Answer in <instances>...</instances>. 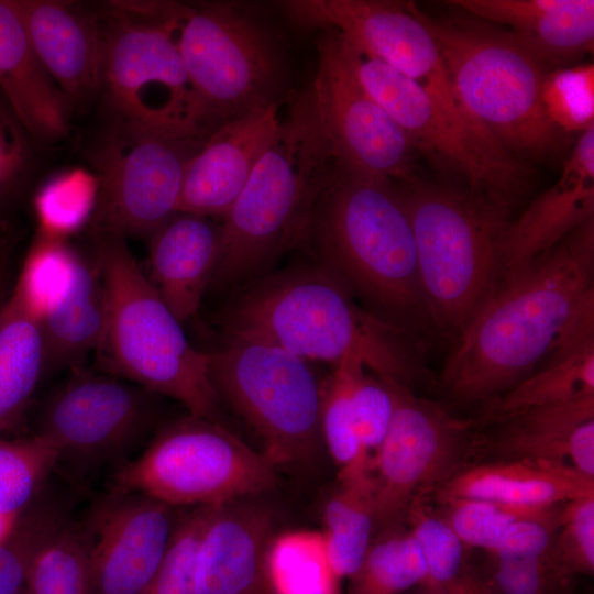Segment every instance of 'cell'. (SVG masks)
<instances>
[{"mask_svg": "<svg viewBox=\"0 0 594 594\" xmlns=\"http://www.w3.org/2000/svg\"><path fill=\"white\" fill-rule=\"evenodd\" d=\"M209 372L219 402L256 433L275 469L316 468L324 449L321 384L307 361L264 341L231 337L209 353Z\"/></svg>", "mask_w": 594, "mask_h": 594, "instance_id": "8", "label": "cell"}, {"mask_svg": "<svg viewBox=\"0 0 594 594\" xmlns=\"http://www.w3.org/2000/svg\"><path fill=\"white\" fill-rule=\"evenodd\" d=\"M209 135L113 120L90 153L97 233L151 237L177 213L186 167Z\"/></svg>", "mask_w": 594, "mask_h": 594, "instance_id": "11", "label": "cell"}, {"mask_svg": "<svg viewBox=\"0 0 594 594\" xmlns=\"http://www.w3.org/2000/svg\"><path fill=\"white\" fill-rule=\"evenodd\" d=\"M20 594H24L23 591Z\"/></svg>", "mask_w": 594, "mask_h": 594, "instance_id": "52", "label": "cell"}, {"mask_svg": "<svg viewBox=\"0 0 594 594\" xmlns=\"http://www.w3.org/2000/svg\"><path fill=\"white\" fill-rule=\"evenodd\" d=\"M426 564L405 521L381 529L360 568L350 578L348 594H403L424 584Z\"/></svg>", "mask_w": 594, "mask_h": 594, "instance_id": "35", "label": "cell"}, {"mask_svg": "<svg viewBox=\"0 0 594 594\" xmlns=\"http://www.w3.org/2000/svg\"><path fill=\"white\" fill-rule=\"evenodd\" d=\"M175 507L138 493L113 492L82 522L89 552V594H143L169 546Z\"/></svg>", "mask_w": 594, "mask_h": 594, "instance_id": "18", "label": "cell"}, {"mask_svg": "<svg viewBox=\"0 0 594 594\" xmlns=\"http://www.w3.org/2000/svg\"><path fill=\"white\" fill-rule=\"evenodd\" d=\"M487 448L498 460H534L594 477V395L526 409L501 420Z\"/></svg>", "mask_w": 594, "mask_h": 594, "instance_id": "23", "label": "cell"}, {"mask_svg": "<svg viewBox=\"0 0 594 594\" xmlns=\"http://www.w3.org/2000/svg\"><path fill=\"white\" fill-rule=\"evenodd\" d=\"M96 264L107 300V328L99 350L107 371L175 399L189 415L221 422L209 353L189 343L183 323L139 266L125 238L98 233Z\"/></svg>", "mask_w": 594, "mask_h": 594, "instance_id": "5", "label": "cell"}, {"mask_svg": "<svg viewBox=\"0 0 594 594\" xmlns=\"http://www.w3.org/2000/svg\"><path fill=\"white\" fill-rule=\"evenodd\" d=\"M594 395V349L546 359L542 366L486 404L485 420Z\"/></svg>", "mask_w": 594, "mask_h": 594, "instance_id": "31", "label": "cell"}, {"mask_svg": "<svg viewBox=\"0 0 594 594\" xmlns=\"http://www.w3.org/2000/svg\"><path fill=\"white\" fill-rule=\"evenodd\" d=\"M550 552L569 576L593 575L594 495L562 504Z\"/></svg>", "mask_w": 594, "mask_h": 594, "instance_id": "44", "label": "cell"}, {"mask_svg": "<svg viewBox=\"0 0 594 594\" xmlns=\"http://www.w3.org/2000/svg\"><path fill=\"white\" fill-rule=\"evenodd\" d=\"M593 274L594 218L498 284L444 363L447 393L487 404L536 371Z\"/></svg>", "mask_w": 594, "mask_h": 594, "instance_id": "1", "label": "cell"}, {"mask_svg": "<svg viewBox=\"0 0 594 594\" xmlns=\"http://www.w3.org/2000/svg\"><path fill=\"white\" fill-rule=\"evenodd\" d=\"M427 499L428 496L415 497L405 516L426 564L427 576L420 586L448 588L473 580L479 573L468 562V547Z\"/></svg>", "mask_w": 594, "mask_h": 594, "instance_id": "38", "label": "cell"}, {"mask_svg": "<svg viewBox=\"0 0 594 594\" xmlns=\"http://www.w3.org/2000/svg\"><path fill=\"white\" fill-rule=\"evenodd\" d=\"M276 486V469L261 452L221 422L193 415L162 427L113 479V492L146 495L175 508L218 506Z\"/></svg>", "mask_w": 594, "mask_h": 594, "instance_id": "10", "label": "cell"}, {"mask_svg": "<svg viewBox=\"0 0 594 594\" xmlns=\"http://www.w3.org/2000/svg\"><path fill=\"white\" fill-rule=\"evenodd\" d=\"M228 306L231 337L278 346L304 361H359L372 374L410 388L420 365L404 330L356 304L323 266H299L258 278Z\"/></svg>", "mask_w": 594, "mask_h": 594, "instance_id": "2", "label": "cell"}, {"mask_svg": "<svg viewBox=\"0 0 594 594\" xmlns=\"http://www.w3.org/2000/svg\"><path fill=\"white\" fill-rule=\"evenodd\" d=\"M408 9L433 36L465 113L509 153L538 157L558 144L541 105L543 65L510 32L463 15Z\"/></svg>", "mask_w": 594, "mask_h": 594, "instance_id": "7", "label": "cell"}, {"mask_svg": "<svg viewBox=\"0 0 594 594\" xmlns=\"http://www.w3.org/2000/svg\"><path fill=\"white\" fill-rule=\"evenodd\" d=\"M364 367L346 360L321 384L320 428L324 449L339 469L338 481H360L370 476L371 459L358 437L352 386L355 373ZM365 369V367H364Z\"/></svg>", "mask_w": 594, "mask_h": 594, "instance_id": "36", "label": "cell"}, {"mask_svg": "<svg viewBox=\"0 0 594 594\" xmlns=\"http://www.w3.org/2000/svg\"><path fill=\"white\" fill-rule=\"evenodd\" d=\"M345 43L360 82L415 147L454 170L468 190L507 208L517 200L528 180L527 166L491 134L453 118L417 82Z\"/></svg>", "mask_w": 594, "mask_h": 594, "instance_id": "12", "label": "cell"}, {"mask_svg": "<svg viewBox=\"0 0 594 594\" xmlns=\"http://www.w3.org/2000/svg\"><path fill=\"white\" fill-rule=\"evenodd\" d=\"M285 9L299 24L338 31L359 51L417 82L453 118L490 134L461 107L433 36L406 2L295 0Z\"/></svg>", "mask_w": 594, "mask_h": 594, "instance_id": "17", "label": "cell"}, {"mask_svg": "<svg viewBox=\"0 0 594 594\" xmlns=\"http://www.w3.org/2000/svg\"><path fill=\"white\" fill-rule=\"evenodd\" d=\"M448 3L482 21L510 28L514 37L543 66L570 61L593 48V0H453Z\"/></svg>", "mask_w": 594, "mask_h": 594, "instance_id": "26", "label": "cell"}, {"mask_svg": "<svg viewBox=\"0 0 594 594\" xmlns=\"http://www.w3.org/2000/svg\"><path fill=\"white\" fill-rule=\"evenodd\" d=\"M31 157V135L0 94V206L24 183Z\"/></svg>", "mask_w": 594, "mask_h": 594, "instance_id": "47", "label": "cell"}, {"mask_svg": "<svg viewBox=\"0 0 594 594\" xmlns=\"http://www.w3.org/2000/svg\"><path fill=\"white\" fill-rule=\"evenodd\" d=\"M285 102L275 138L223 218L210 286L248 285L305 244L314 205L338 166L309 90Z\"/></svg>", "mask_w": 594, "mask_h": 594, "instance_id": "3", "label": "cell"}, {"mask_svg": "<svg viewBox=\"0 0 594 594\" xmlns=\"http://www.w3.org/2000/svg\"><path fill=\"white\" fill-rule=\"evenodd\" d=\"M64 516L50 503L30 505L11 534L0 541V594L23 591L30 558L46 532Z\"/></svg>", "mask_w": 594, "mask_h": 594, "instance_id": "43", "label": "cell"}, {"mask_svg": "<svg viewBox=\"0 0 594 594\" xmlns=\"http://www.w3.org/2000/svg\"><path fill=\"white\" fill-rule=\"evenodd\" d=\"M560 507L546 515L515 522L487 552L490 560L528 559L549 553L559 526Z\"/></svg>", "mask_w": 594, "mask_h": 594, "instance_id": "48", "label": "cell"}, {"mask_svg": "<svg viewBox=\"0 0 594 594\" xmlns=\"http://www.w3.org/2000/svg\"><path fill=\"white\" fill-rule=\"evenodd\" d=\"M408 594H491V592L480 574L475 579L464 584L455 585L449 588L418 586V590Z\"/></svg>", "mask_w": 594, "mask_h": 594, "instance_id": "50", "label": "cell"}, {"mask_svg": "<svg viewBox=\"0 0 594 594\" xmlns=\"http://www.w3.org/2000/svg\"><path fill=\"white\" fill-rule=\"evenodd\" d=\"M323 31L309 92L337 164L389 183L413 178L414 143L360 82L344 37Z\"/></svg>", "mask_w": 594, "mask_h": 594, "instance_id": "14", "label": "cell"}, {"mask_svg": "<svg viewBox=\"0 0 594 594\" xmlns=\"http://www.w3.org/2000/svg\"><path fill=\"white\" fill-rule=\"evenodd\" d=\"M45 362L75 364L102 346L107 328V300L97 264L85 260L68 296L41 322Z\"/></svg>", "mask_w": 594, "mask_h": 594, "instance_id": "28", "label": "cell"}, {"mask_svg": "<svg viewBox=\"0 0 594 594\" xmlns=\"http://www.w3.org/2000/svg\"><path fill=\"white\" fill-rule=\"evenodd\" d=\"M11 241L3 237L0 241V309L6 300L7 295V284L9 275V265H10V254H11Z\"/></svg>", "mask_w": 594, "mask_h": 594, "instance_id": "51", "label": "cell"}, {"mask_svg": "<svg viewBox=\"0 0 594 594\" xmlns=\"http://www.w3.org/2000/svg\"><path fill=\"white\" fill-rule=\"evenodd\" d=\"M396 405L371 461L370 481L380 530L405 521L417 496L436 492L461 469L471 424L395 384Z\"/></svg>", "mask_w": 594, "mask_h": 594, "instance_id": "15", "label": "cell"}, {"mask_svg": "<svg viewBox=\"0 0 594 594\" xmlns=\"http://www.w3.org/2000/svg\"><path fill=\"white\" fill-rule=\"evenodd\" d=\"M82 262L66 240L37 233L10 295L41 323L72 292Z\"/></svg>", "mask_w": 594, "mask_h": 594, "instance_id": "34", "label": "cell"}, {"mask_svg": "<svg viewBox=\"0 0 594 594\" xmlns=\"http://www.w3.org/2000/svg\"><path fill=\"white\" fill-rule=\"evenodd\" d=\"M45 365L41 323L9 294L0 309V433L24 411Z\"/></svg>", "mask_w": 594, "mask_h": 594, "instance_id": "29", "label": "cell"}, {"mask_svg": "<svg viewBox=\"0 0 594 594\" xmlns=\"http://www.w3.org/2000/svg\"><path fill=\"white\" fill-rule=\"evenodd\" d=\"M424 311L457 337L499 283L509 209L468 189L406 180Z\"/></svg>", "mask_w": 594, "mask_h": 594, "instance_id": "6", "label": "cell"}, {"mask_svg": "<svg viewBox=\"0 0 594 594\" xmlns=\"http://www.w3.org/2000/svg\"><path fill=\"white\" fill-rule=\"evenodd\" d=\"M267 495L216 507L198 548L195 594H272L266 558L279 516Z\"/></svg>", "mask_w": 594, "mask_h": 594, "instance_id": "19", "label": "cell"}, {"mask_svg": "<svg viewBox=\"0 0 594 594\" xmlns=\"http://www.w3.org/2000/svg\"><path fill=\"white\" fill-rule=\"evenodd\" d=\"M57 462V452L35 435L0 440V518L19 519Z\"/></svg>", "mask_w": 594, "mask_h": 594, "instance_id": "39", "label": "cell"}, {"mask_svg": "<svg viewBox=\"0 0 594 594\" xmlns=\"http://www.w3.org/2000/svg\"><path fill=\"white\" fill-rule=\"evenodd\" d=\"M0 94L32 139L68 133L70 101L41 64L13 0H0Z\"/></svg>", "mask_w": 594, "mask_h": 594, "instance_id": "25", "label": "cell"}, {"mask_svg": "<svg viewBox=\"0 0 594 594\" xmlns=\"http://www.w3.org/2000/svg\"><path fill=\"white\" fill-rule=\"evenodd\" d=\"M157 395L113 375L77 373L45 400L35 436L79 468L118 460L156 425Z\"/></svg>", "mask_w": 594, "mask_h": 594, "instance_id": "16", "label": "cell"}, {"mask_svg": "<svg viewBox=\"0 0 594 594\" xmlns=\"http://www.w3.org/2000/svg\"><path fill=\"white\" fill-rule=\"evenodd\" d=\"M101 88L114 120L209 135L177 45L182 24L99 16Z\"/></svg>", "mask_w": 594, "mask_h": 594, "instance_id": "13", "label": "cell"}, {"mask_svg": "<svg viewBox=\"0 0 594 594\" xmlns=\"http://www.w3.org/2000/svg\"><path fill=\"white\" fill-rule=\"evenodd\" d=\"M541 105L557 129L584 132L593 128V64L547 73L541 87Z\"/></svg>", "mask_w": 594, "mask_h": 594, "instance_id": "41", "label": "cell"}, {"mask_svg": "<svg viewBox=\"0 0 594 594\" xmlns=\"http://www.w3.org/2000/svg\"><path fill=\"white\" fill-rule=\"evenodd\" d=\"M98 197L99 184L94 172L75 167L57 174L34 195L37 233L66 240L91 222Z\"/></svg>", "mask_w": 594, "mask_h": 594, "instance_id": "37", "label": "cell"}, {"mask_svg": "<svg viewBox=\"0 0 594 594\" xmlns=\"http://www.w3.org/2000/svg\"><path fill=\"white\" fill-rule=\"evenodd\" d=\"M443 520L468 548L490 552L515 522L539 517L553 506H525L479 498L439 499Z\"/></svg>", "mask_w": 594, "mask_h": 594, "instance_id": "40", "label": "cell"}, {"mask_svg": "<svg viewBox=\"0 0 594 594\" xmlns=\"http://www.w3.org/2000/svg\"><path fill=\"white\" fill-rule=\"evenodd\" d=\"M321 518L330 563L340 579H350L380 531L370 477L338 481L323 501Z\"/></svg>", "mask_w": 594, "mask_h": 594, "instance_id": "30", "label": "cell"}, {"mask_svg": "<svg viewBox=\"0 0 594 594\" xmlns=\"http://www.w3.org/2000/svg\"><path fill=\"white\" fill-rule=\"evenodd\" d=\"M216 507L197 506L179 515L167 551L143 594H195L198 548Z\"/></svg>", "mask_w": 594, "mask_h": 594, "instance_id": "42", "label": "cell"}, {"mask_svg": "<svg viewBox=\"0 0 594 594\" xmlns=\"http://www.w3.org/2000/svg\"><path fill=\"white\" fill-rule=\"evenodd\" d=\"M272 594H340L322 531L285 530L272 539L266 558Z\"/></svg>", "mask_w": 594, "mask_h": 594, "instance_id": "32", "label": "cell"}, {"mask_svg": "<svg viewBox=\"0 0 594 594\" xmlns=\"http://www.w3.org/2000/svg\"><path fill=\"white\" fill-rule=\"evenodd\" d=\"M64 515L33 551L24 594H89V552L84 525Z\"/></svg>", "mask_w": 594, "mask_h": 594, "instance_id": "33", "label": "cell"}, {"mask_svg": "<svg viewBox=\"0 0 594 594\" xmlns=\"http://www.w3.org/2000/svg\"><path fill=\"white\" fill-rule=\"evenodd\" d=\"M436 492L438 499L479 498L525 506H553L594 495V477L541 461L497 460L460 470Z\"/></svg>", "mask_w": 594, "mask_h": 594, "instance_id": "27", "label": "cell"}, {"mask_svg": "<svg viewBox=\"0 0 594 594\" xmlns=\"http://www.w3.org/2000/svg\"><path fill=\"white\" fill-rule=\"evenodd\" d=\"M482 578L491 594H569L573 580L551 552L528 559L490 560Z\"/></svg>", "mask_w": 594, "mask_h": 594, "instance_id": "45", "label": "cell"}, {"mask_svg": "<svg viewBox=\"0 0 594 594\" xmlns=\"http://www.w3.org/2000/svg\"><path fill=\"white\" fill-rule=\"evenodd\" d=\"M280 108L255 110L208 136L186 167L177 212L224 218L275 138Z\"/></svg>", "mask_w": 594, "mask_h": 594, "instance_id": "20", "label": "cell"}, {"mask_svg": "<svg viewBox=\"0 0 594 594\" xmlns=\"http://www.w3.org/2000/svg\"><path fill=\"white\" fill-rule=\"evenodd\" d=\"M177 45L207 127L283 103L288 67L273 30L244 6L215 2L193 8Z\"/></svg>", "mask_w": 594, "mask_h": 594, "instance_id": "9", "label": "cell"}, {"mask_svg": "<svg viewBox=\"0 0 594 594\" xmlns=\"http://www.w3.org/2000/svg\"><path fill=\"white\" fill-rule=\"evenodd\" d=\"M593 349L594 287L586 290L579 299L556 334L543 361Z\"/></svg>", "mask_w": 594, "mask_h": 594, "instance_id": "49", "label": "cell"}, {"mask_svg": "<svg viewBox=\"0 0 594 594\" xmlns=\"http://www.w3.org/2000/svg\"><path fill=\"white\" fill-rule=\"evenodd\" d=\"M394 382L366 373L364 367L358 370L352 386V409L359 440L367 457L373 459L381 447L395 405Z\"/></svg>", "mask_w": 594, "mask_h": 594, "instance_id": "46", "label": "cell"}, {"mask_svg": "<svg viewBox=\"0 0 594 594\" xmlns=\"http://www.w3.org/2000/svg\"><path fill=\"white\" fill-rule=\"evenodd\" d=\"M593 218L594 127L582 132L558 180L507 223L499 250V283Z\"/></svg>", "mask_w": 594, "mask_h": 594, "instance_id": "21", "label": "cell"}, {"mask_svg": "<svg viewBox=\"0 0 594 594\" xmlns=\"http://www.w3.org/2000/svg\"><path fill=\"white\" fill-rule=\"evenodd\" d=\"M305 244L351 293L399 317L424 309L413 229L392 183L337 166Z\"/></svg>", "mask_w": 594, "mask_h": 594, "instance_id": "4", "label": "cell"}, {"mask_svg": "<svg viewBox=\"0 0 594 594\" xmlns=\"http://www.w3.org/2000/svg\"><path fill=\"white\" fill-rule=\"evenodd\" d=\"M13 2L41 64L70 103L100 92L99 16L72 1Z\"/></svg>", "mask_w": 594, "mask_h": 594, "instance_id": "22", "label": "cell"}, {"mask_svg": "<svg viewBox=\"0 0 594 594\" xmlns=\"http://www.w3.org/2000/svg\"><path fill=\"white\" fill-rule=\"evenodd\" d=\"M148 279L183 323L197 315L221 252V226L177 212L151 237Z\"/></svg>", "mask_w": 594, "mask_h": 594, "instance_id": "24", "label": "cell"}]
</instances>
